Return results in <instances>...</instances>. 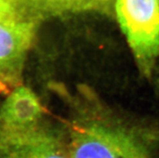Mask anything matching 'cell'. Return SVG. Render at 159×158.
Wrapping results in <instances>:
<instances>
[{"label": "cell", "instance_id": "6da1fadb", "mask_svg": "<svg viewBox=\"0 0 159 158\" xmlns=\"http://www.w3.org/2000/svg\"><path fill=\"white\" fill-rule=\"evenodd\" d=\"M66 144L70 158H155L143 136L107 124L78 125Z\"/></svg>", "mask_w": 159, "mask_h": 158}, {"label": "cell", "instance_id": "7a4b0ae2", "mask_svg": "<svg viewBox=\"0 0 159 158\" xmlns=\"http://www.w3.org/2000/svg\"><path fill=\"white\" fill-rule=\"evenodd\" d=\"M115 11L138 64L149 72L159 54V0H116Z\"/></svg>", "mask_w": 159, "mask_h": 158}, {"label": "cell", "instance_id": "3957f363", "mask_svg": "<svg viewBox=\"0 0 159 158\" xmlns=\"http://www.w3.org/2000/svg\"><path fill=\"white\" fill-rule=\"evenodd\" d=\"M0 158H70L66 140L38 126L0 132Z\"/></svg>", "mask_w": 159, "mask_h": 158}, {"label": "cell", "instance_id": "277c9868", "mask_svg": "<svg viewBox=\"0 0 159 158\" xmlns=\"http://www.w3.org/2000/svg\"><path fill=\"white\" fill-rule=\"evenodd\" d=\"M36 22L26 18L0 20V82L14 81L19 76Z\"/></svg>", "mask_w": 159, "mask_h": 158}, {"label": "cell", "instance_id": "5b68a950", "mask_svg": "<svg viewBox=\"0 0 159 158\" xmlns=\"http://www.w3.org/2000/svg\"><path fill=\"white\" fill-rule=\"evenodd\" d=\"M22 16L38 18L67 14L97 12L111 14L116 0H13Z\"/></svg>", "mask_w": 159, "mask_h": 158}, {"label": "cell", "instance_id": "8992f818", "mask_svg": "<svg viewBox=\"0 0 159 158\" xmlns=\"http://www.w3.org/2000/svg\"><path fill=\"white\" fill-rule=\"evenodd\" d=\"M1 114L3 121L2 130L22 131L40 124L42 109L34 93L27 87L20 86L8 97Z\"/></svg>", "mask_w": 159, "mask_h": 158}, {"label": "cell", "instance_id": "52a82bcc", "mask_svg": "<svg viewBox=\"0 0 159 158\" xmlns=\"http://www.w3.org/2000/svg\"><path fill=\"white\" fill-rule=\"evenodd\" d=\"M20 18L25 17L20 14L13 0H0V20Z\"/></svg>", "mask_w": 159, "mask_h": 158}]
</instances>
